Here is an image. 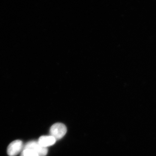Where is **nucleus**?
<instances>
[{"label": "nucleus", "mask_w": 156, "mask_h": 156, "mask_svg": "<svg viewBox=\"0 0 156 156\" xmlns=\"http://www.w3.org/2000/svg\"><path fill=\"white\" fill-rule=\"evenodd\" d=\"M67 132L66 126L61 123L54 124L50 128V135L54 137L56 140L61 139Z\"/></svg>", "instance_id": "obj_1"}, {"label": "nucleus", "mask_w": 156, "mask_h": 156, "mask_svg": "<svg viewBox=\"0 0 156 156\" xmlns=\"http://www.w3.org/2000/svg\"><path fill=\"white\" fill-rule=\"evenodd\" d=\"M23 149L33 150L36 152L39 156H46L48 153V148L43 147L39 144L38 141H30L25 144L23 147Z\"/></svg>", "instance_id": "obj_2"}, {"label": "nucleus", "mask_w": 156, "mask_h": 156, "mask_svg": "<svg viewBox=\"0 0 156 156\" xmlns=\"http://www.w3.org/2000/svg\"><path fill=\"white\" fill-rule=\"evenodd\" d=\"M23 147L21 140H14L9 144L7 148V153L9 156H15L22 151Z\"/></svg>", "instance_id": "obj_3"}, {"label": "nucleus", "mask_w": 156, "mask_h": 156, "mask_svg": "<svg viewBox=\"0 0 156 156\" xmlns=\"http://www.w3.org/2000/svg\"><path fill=\"white\" fill-rule=\"evenodd\" d=\"M56 139L51 135L42 136L39 138L38 142L43 147H48L54 145L56 142Z\"/></svg>", "instance_id": "obj_4"}, {"label": "nucleus", "mask_w": 156, "mask_h": 156, "mask_svg": "<svg viewBox=\"0 0 156 156\" xmlns=\"http://www.w3.org/2000/svg\"><path fill=\"white\" fill-rule=\"evenodd\" d=\"M20 156H39L36 152L30 149H23Z\"/></svg>", "instance_id": "obj_5"}]
</instances>
